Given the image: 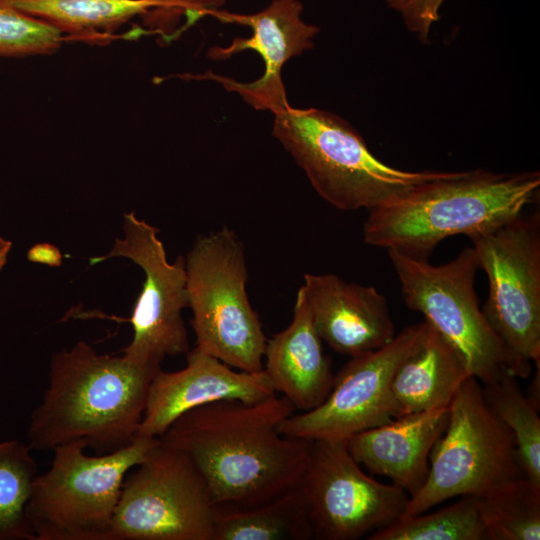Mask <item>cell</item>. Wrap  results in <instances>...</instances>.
<instances>
[{
  "mask_svg": "<svg viewBox=\"0 0 540 540\" xmlns=\"http://www.w3.org/2000/svg\"><path fill=\"white\" fill-rule=\"evenodd\" d=\"M27 259L33 263L58 267L62 264V254L60 250L50 243H37L27 252Z\"/></svg>",
  "mask_w": 540,
  "mask_h": 540,
  "instance_id": "29",
  "label": "cell"
},
{
  "mask_svg": "<svg viewBox=\"0 0 540 540\" xmlns=\"http://www.w3.org/2000/svg\"><path fill=\"white\" fill-rule=\"evenodd\" d=\"M313 528L297 484L251 508L217 507L213 540H309Z\"/></svg>",
  "mask_w": 540,
  "mask_h": 540,
  "instance_id": "21",
  "label": "cell"
},
{
  "mask_svg": "<svg viewBox=\"0 0 540 540\" xmlns=\"http://www.w3.org/2000/svg\"><path fill=\"white\" fill-rule=\"evenodd\" d=\"M159 366L97 353L84 341L55 353L49 385L31 414L27 437L39 451L82 441L97 455L136 437L150 383Z\"/></svg>",
  "mask_w": 540,
  "mask_h": 540,
  "instance_id": "2",
  "label": "cell"
},
{
  "mask_svg": "<svg viewBox=\"0 0 540 540\" xmlns=\"http://www.w3.org/2000/svg\"><path fill=\"white\" fill-rule=\"evenodd\" d=\"M540 187L539 172H443L405 194L369 210L364 241L427 260L444 239H470L522 215Z\"/></svg>",
  "mask_w": 540,
  "mask_h": 540,
  "instance_id": "3",
  "label": "cell"
},
{
  "mask_svg": "<svg viewBox=\"0 0 540 540\" xmlns=\"http://www.w3.org/2000/svg\"><path fill=\"white\" fill-rule=\"evenodd\" d=\"M424 321L404 328L385 346L351 360L335 375L327 398L316 408L293 413L279 426L288 437L347 440L393 420L391 382L416 344Z\"/></svg>",
  "mask_w": 540,
  "mask_h": 540,
  "instance_id": "13",
  "label": "cell"
},
{
  "mask_svg": "<svg viewBox=\"0 0 540 540\" xmlns=\"http://www.w3.org/2000/svg\"><path fill=\"white\" fill-rule=\"evenodd\" d=\"M309 512L313 538L355 540L398 520L409 495L395 484L365 474L346 440H312L298 483Z\"/></svg>",
  "mask_w": 540,
  "mask_h": 540,
  "instance_id": "11",
  "label": "cell"
},
{
  "mask_svg": "<svg viewBox=\"0 0 540 540\" xmlns=\"http://www.w3.org/2000/svg\"><path fill=\"white\" fill-rule=\"evenodd\" d=\"M122 484L108 540H213L217 506L191 459L159 442Z\"/></svg>",
  "mask_w": 540,
  "mask_h": 540,
  "instance_id": "9",
  "label": "cell"
},
{
  "mask_svg": "<svg viewBox=\"0 0 540 540\" xmlns=\"http://www.w3.org/2000/svg\"><path fill=\"white\" fill-rule=\"evenodd\" d=\"M520 476L512 433L486 403L480 382L469 376L449 404L447 426L431 450L427 478L400 518L456 496L481 495Z\"/></svg>",
  "mask_w": 540,
  "mask_h": 540,
  "instance_id": "8",
  "label": "cell"
},
{
  "mask_svg": "<svg viewBox=\"0 0 540 540\" xmlns=\"http://www.w3.org/2000/svg\"><path fill=\"white\" fill-rule=\"evenodd\" d=\"M124 237L116 238L112 249L90 259L94 265L113 257H124L137 264L145 274L142 290L131 317L133 337L123 349L132 362L159 366L166 356L189 351L182 310L188 307L185 259L167 260L159 230L134 212L123 216Z\"/></svg>",
  "mask_w": 540,
  "mask_h": 540,
  "instance_id": "12",
  "label": "cell"
},
{
  "mask_svg": "<svg viewBox=\"0 0 540 540\" xmlns=\"http://www.w3.org/2000/svg\"><path fill=\"white\" fill-rule=\"evenodd\" d=\"M160 7L144 16L147 23L163 33V27L172 26L184 16L186 22L182 30L189 28L207 14H214L224 5L225 0H158Z\"/></svg>",
  "mask_w": 540,
  "mask_h": 540,
  "instance_id": "27",
  "label": "cell"
},
{
  "mask_svg": "<svg viewBox=\"0 0 540 540\" xmlns=\"http://www.w3.org/2000/svg\"><path fill=\"white\" fill-rule=\"evenodd\" d=\"M445 0H384L396 11L407 29L425 41L431 27L440 19V8Z\"/></svg>",
  "mask_w": 540,
  "mask_h": 540,
  "instance_id": "28",
  "label": "cell"
},
{
  "mask_svg": "<svg viewBox=\"0 0 540 540\" xmlns=\"http://www.w3.org/2000/svg\"><path fill=\"white\" fill-rule=\"evenodd\" d=\"M474 496L488 540L540 539V484L520 476Z\"/></svg>",
  "mask_w": 540,
  "mask_h": 540,
  "instance_id": "22",
  "label": "cell"
},
{
  "mask_svg": "<svg viewBox=\"0 0 540 540\" xmlns=\"http://www.w3.org/2000/svg\"><path fill=\"white\" fill-rule=\"evenodd\" d=\"M303 4L299 0H273L253 14H235L218 10L213 15L223 22L237 23L252 29L249 38H235L230 45L209 49L208 57L225 60L245 50L257 52L264 61V73L251 83L210 74L204 78L216 80L229 91L239 93L244 101L257 110L272 113L288 104L281 79L283 65L292 57L313 47L319 32L315 25L302 19Z\"/></svg>",
  "mask_w": 540,
  "mask_h": 540,
  "instance_id": "14",
  "label": "cell"
},
{
  "mask_svg": "<svg viewBox=\"0 0 540 540\" xmlns=\"http://www.w3.org/2000/svg\"><path fill=\"white\" fill-rule=\"evenodd\" d=\"M294 411L276 394L216 401L185 412L159 439L191 459L217 507L251 508L299 483L311 441L279 431Z\"/></svg>",
  "mask_w": 540,
  "mask_h": 540,
  "instance_id": "1",
  "label": "cell"
},
{
  "mask_svg": "<svg viewBox=\"0 0 540 540\" xmlns=\"http://www.w3.org/2000/svg\"><path fill=\"white\" fill-rule=\"evenodd\" d=\"M273 114V136L316 192L337 209L369 211L443 174L404 171L383 163L347 122L330 112L288 103Z\"/></svg>",
  "mask_w": 540,
  "mask_h": 540,
  "instance_id": "4",
  "label": "cell"
},
{
  "mask_svg": "<svg viewBox=\"0 0 540 540\" xmlns=\"http://www.w3.org/2000/svg\"><path fill=\"white\" fill-rule=\"evenodd\" d=\"M185 268L195 347L234 369L262 371L267 338L246 291L241 240L228 228L200 237Z\"/></svg>",
  "mask_w": 540,
  "mask_h": 540,
  "instance_id": "6",
  "label": "cell"
},
{
  "mask_svg": "<svg viewBox=\"0 0 540 540\" xmlns=\"http://www.w3.org/2000/svg\"><path fill=\"white\" fill-rule=\"evenodd\" d=\"M29 444L0 441V540H36L27 505L37 463Z\"/></svg>",
  "mask_w": 540,
  "mask_h": 540,
  "instance_id": "24",
  "label": "cell"
},
{
  "mask_svg": "<svg viewBox=\"0 0 540 540\" xmlns=\"http://www.w3.org/2000/svg\"><path fill=\"white\" fill-rule=\"evenodd\" d=\"M387 252L407 307L421 313L456 348L471 376L482 385L505 374L528 378L531 367L508 351L480 309L475 292L479 263L473 247L441 265L393 249Z\"/></svg>",
  "mask_w": 540,
  "mask_h": 540,
  "instance_id": "7",
  "label": "cell"
},
{
  "mask_svg": "<svg viewBox=\"0 0 540 540\" xmlns=\"http://www.w3.org/2000/svg\"><path fill=\"white\" fill-rule=\"evenodd\" d=\"M489 292L482 308L508 351L530 366L540 360V215L471 239Z\"/></svg>",
  "mask_w": 540,
  "mask_h": 540,
  "instance_id": "10",
  "label": "cell"
},
{
  "mask_svg": "<svg viewBox=\"0 0 540 540\" xmlns=\"http://www.w3.org/2000/svg\"><path fill=\"white\" fill-rule=\"evenodd\" d=\"M301 289L319 337L334 351L357 357L395 337L387 299L375 287L331 273H307Z\"/></svg>",
  "mask_w": 540,
  "mask_h": 540,
  "instance_id": "16",
  "label": "cell"
},
{
  "mask_svg": "<svg viewBox=\"0 0 540 540\" xmlns=\"http://www.w3.org/2000/svg\"><path fill=\"white\" fill-rule=\"evenodd\" d=\"M469 376L461 354L424 320L416 344L391 382L393 418L449 406Z\"/></svg>",
  "mask_w": 540,
  "mask_h": 540,
  "instance_id": "19",
  "label": "cell"
},
{
  "mask_svg": "<svg viewBox=\"0 0 540 540\" xmlns=\"http://www.w3.org/2000/svg\"><path fill=\"white\" fill-rule=\"evenodd\" d=\"M448 418L449 406L408 414L351 436L347 449L359 465L390 478L411 497L427 478L431 450Z\"/></svg>",
  "mask_w": 540,
  "mask_h": 540,
  "instance_id": "17",
  "label": "cell"
},
{
  "mask_svg": "<svg viewBox=\"0 0 540 540\" xmlns=\"http://www.w3.org/2000/svg\"><path fill=\"white\" fill-rule=\"evenodd\" d=\"M64 36L49 24L0 0V57L21 58L57 51Z\"/></svg>",
  "mask_w": 540,
  "mask_h": 540,
  "instance_id": "26",
  "label": "cell"
},
{
  "mask_svg": "<svg viewBox=\"0 0 540 540\" xmlns=\"http://www.w3.org/2000/svg\"><path fill=\"white\" fill-rule=\"evenodd\" d=\"M264 358L263 370L274 391L282 393L295 409L310 411L330 393L335 375L301 287L291 323L267 339Z\"/></svg>",
  "mask_w": 540,
  "mask_h": 540,
  "instance_id": "18",
  "label": "cell"
},
{
  "mask_svg": "<svg viewBox=\"0 0 540 540\" xmlns=\"http://www.w3.org/2000/svg\"><path fill=\"white\" fill-rule=\"evenodd\" d=\"M15 8L63 36L98 43L137 16L160 7L158 0H8Z\"/></svg>",
  "mask_w": 540,
  "mask_h": 540,
  "instance_id": "20",
  "label": "cell"
},
{
  "mask_svg": "<svg viewBox=\"0 0 540 540\" xmlns=\"http://www.w3.org/2000/svg\"><path fill=\"white\" fill-rule=\"evenodd\" d=\"M12 248V242L3 237H0V271L5 266L8 254Z\"/></svg>",
  "mask_w": 540,
  "mask_h": 540,
  "instance_id": "30",
  "label": "cell"
},
{
  "mask_svg": "<svg viewBox=\"0 0 540 540\" xmlns=\"http://www.w3.org/2000/svg\"><path fill=\"white\" fill-rule=\"evenodd\" d=\"M276 394L264 370L237 371L198 348L178 371L154 375L136 436L159 438L185 412L221 400L253 403Z\"/></svg>",
  "mask_w": 540,
  "mask_h": 540,
  "instance_id": "15",
  "label": "cell"
},
{
  "mask_svg": "<svg viewBox=\"0 0 540 540\" xmlns=\"http://www.w3.org/2000/svg\"><path fill=\"white\" fill-rule=\"evenodd\" d=\"M369 540H488L474 495L435 512L396 520L370 534Z\"/></svg>",
  "mask_w": 540,
  "mask_h": 540,
  "instance_id": "25",
  "label": "cell"
},
{
  "mask_svg": "<svg viewBox=\"0 0 540 540\" xmlns=\"http://www.w3.org/2000/svg\"><path fill=\"white\" fill-rule=\"evenodd\" d=\"M482 389L490 409L512 433L523 475L540 484L539 407L523 393L512 374L482 385Z\"/></svg>",
  "mask_w": 540,
  "mask_h": 540,
  "instance_id": "23",
  "label": "cell"
},
{
  "mask_svg": "<svg viewBox=\"0 0 540 540\" xmlns=\"http://www.w3.org/2000/svg\"><path fill=\"white\" fill-rule=\"evenodd\" d=\"M159 438L136 436L106 454H85L86 444L57 446L47 472L37 475L27 505L36 540H108L125 475Z\"/></svg>",
  "mask_w": 540,
  "mask_h": 540,
  "instance_id": "5",
  "label": "cell"
}]
</instances>
